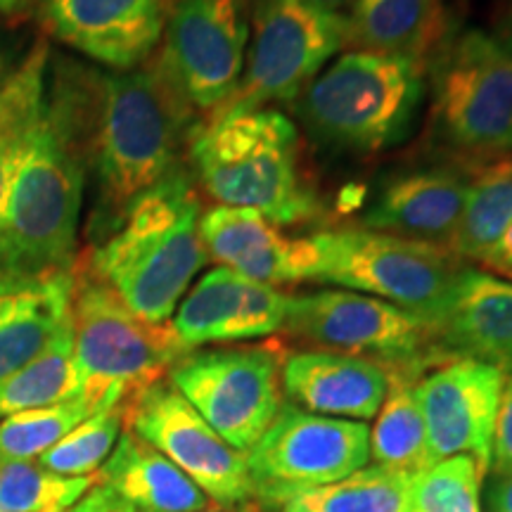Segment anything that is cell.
Instances as JSON below:
<instances>
[{
    "instance_id": "1",
    "label": "cell",
    "mask_w": 512,
    "mask_h": 512,
    "mask_svg": "<svg viewBox=\"0 0 512 512\" xmlns=\"http://www.w3.org/2000/svg\"><path fill=\"white\" fill-rule=\"evenodd\" d=\"M197 126V112L157 53L128 72L95 74L88 169L95 174L91 230L100 242L136 200L181 169Z\"/></svg>"
},
{
    "instance_id": "2",
    "label": "cell",
    "mask_w": 512,
    "mask_h": 512,
    "mask_svg": "<svg viewBox=\"0 0 512 512\" xmlns=\"http://www.w3.org/2000/svg\"><path fill=\"white\" fill-rule=\"evenodd\" d=\"M200 216L195 178L181 166L136 200L110 238L79 261L138 318L166 325L209 261Z\"/></svg>"
},
{
    "instance_id": "3",
    "label": "cell",
    "mask_w": 512,
    "mask_h": 512,
    "mask_svg": "<svg viewBox=\"0 0 512 512\" xmlns=\"http://www.w3.org/2000/svg\"><path fill=\"white\" fill-rule=\"evenodd\" d=\"M188 159L192 178L221 207L254 209L278 228L318 214L297 126L273 107L211 114L192 133Z\"/></svg>"
},
{
    "instance_id": "4",
    "label": "cell",
    "mask_w": 512,
    "mask_h": 512,
    "mask_svg": "<svg viewBox=\"0 0 512 512\" xmlns=\"http://www.w3.org/2000/svg\"><path fill=\"white\" fill-rule=\"evenodd\" d=\"M88 162L43 102L0 214V273L38 283L72 273Z\"/></svg>"
},
{
    "instance_id": "5",
    "label": "cell",
    "mask_w": 512,
    "mask_h": 512,
    "mask_svg": "<svg viewBox=\"0 0 512 512\" xmlns=\"http://www.w3.org/2000/svg\"><path fill=\"white\" fill-rule=\"evenodd\" d=\"M427 64L349 50L294 100L313 140L349 155H377L408 138L425 98Z\"/></svg>"
},
{
    "instance_id": "6",
    "label": "cell",
    "mask_w": 512,
    "mask_h": 512,
    "mask_svg": "<svg viewBox=\"0 0 512 512\" xmlns=\"http://www.w3.org/2000/svg\"><path fill=\"white\" fill-rule=\"evenodd\" d=\"M72 287L74 363L79 399L88 413L117 408L164 380L178 358L188 354L171 323L152 325L138 318L110 287L76 256Z\"/></svg>"
},
{
    "instance_id": "7",
    "label": "cell",
    "mask_w": 512,
    "mask_h": 512,
    "mask_svg": "<svg viewBox=\"0 0 512 512\" xmlns=\"http://www.w3.org/2000/svg\"><path fill=\"white\" fill-rule=\"evenodd\" d=\"M311 283L377 297L434 325L444 316L463 266L441 245L415 242L366 228L320 230L309 235Z\"/></svg>"
},
{
    "instance_id": "8",
    "label": "cell",
    "mask_w": 512,
    "mask_h": 512,
    "mask_svg": "<svg viewBox=\"0 0 512 512\" xmlns=\"http://www.w3.org/2000/svg\"><path fill=\"white\" fill-rule=\"evenodd\" d=\"M432 133L460 162L479 166L512 152V41L470 29L437 60Z\"/></svg>"
},
{
    "instance_id": "9",
    "label": "cell",
    "mask_w": 512,
    "mask_h": 512,
    "mask_svg": "<svg viewBox=\"0 0 512 512\" xmlns=\"http://www.w3.org/2000/svg\"><path fill=\"white\" fill-rule=\"evenodd\" d=\"M285 356L275 339L195 349L178 358L166 380L226 444L247 453L285 406Z\"/></svg>"
},
{
    "instance_id": "10",
    "label": "cell",
    "mask_w": 512,
    "mask_h": 512,
    "mask_svg": "<svg viewBox=\"0 0 512 512\" xmlns=\"http://www.w3.org/2000/svg\"><path fill=\"white\" fill-rule=\"evenodd\" d=\"M245 74L223 110L294 102L347 46V17L304 0H256Z\"/></svg>"
},
{
    "instance_id": "11",
    "label": "cell",
    "mask_w": 512,
    "mask_h": 512,
    "mask_svg": "<svg viewBox=\"0 0 512 512\" xmlns=\"http://www.w3.org/2000/svg\"><path fill=\"white\" fill-rule=\"evenodd\" d=\"M252 512H275L287 498L349 477L370 463L366 422L325 418L285 401L278 418L245 453Z\"/></svg>"
},
{
    "instance_id": "12",
    "label": "cell",
    "mask_w": 512,
    "mask_h": 512,
    "mask_svg": "<svg viewBox=\"0 0 512 512\" xmlns=\"http://www.w3.org/2000/svg\"><path fill=\"white\" fill-rule=\"evenodd\" d=\"M283 335L337 354L368 358L387 370L425 373L439 361L430 325L399 306L351 290L290 294Z\"/></svg>"
},
{
    "instance_id": "13",
    "label": "cell",
    "mask_w": 512,
    "mask_h": 512,
    "mask_svg": "<svg viewBox=\"0 0 512 512\" xmlns=\"http://www.w3.org/2000/svg\"><path fill=\"white\" fill-rule=\"evenodd\" d=\"M247 5V0L171 3L157 55L183 98L204 119L233 98L245 74Z\"/></svg>"
},
{
    "instance_id": "14",
    "label": "cell",
    "mask_w": 512,
    "mask_h": 512,
    "mask_svg": "<svg viewBox=\"0 0 512 512\" xmlns=\"http://www.w3.org/2000/svg\"><path fill=\"white\" fill-rule=\"evenodd\" d=\"M124 430L157 448L223 510L249 508L245 453L226 444L169 380H157L124 403Z\"/></svg>"
},
{
    "instance_id": "15",
    "label": "cell",
    "mask_w": 512,
    "mask_h": 512,
    "mask_svg": "<svg viewBox=\"0 0 512 512\" xmlns=\"http://www.w3.org/2000/svg\"><path fill=\"white\" fill-rule=\"evenodd\" d=\"M505 373L475 358H448L418 380V401L434 463L475 458L489 475L498 403Z\"/></svg>"
},
{
    "instance_id": "16",
    "label": "cell",
    "mask_w": 512,
    "mask_h": 512,
    "mask_svg": "<svg viewBox=\"0 0 512 512\" xmlns=\"http://www.w3.org/2000/svg\"><path fill=\"white\" fill-rule=\"evenodd\" d=\"M287 304L290 294L280 287L216 266L181 299L171 328L185 351L264 339L283 332Z\"/></svg>"
},
{
    "instance_id": "17",
    "label": "cell",
    "mask_w": 512,
    "mask_h": 512,
    "mask_svg": "<svg viewBox=\"0 0 512 512\" xmlns=\"http://www.w3.org/2000/svg\"><path fill=\"white\" fill-rule=\"evenodd\" d=\"M38 8L69 48L128 72L157 53L171 0H38Z\"/></svg>"
},
{
    "instance_id": "18",
    "label": "cell",
    "mask_w": 512,
    "mask_h": 512,
    "mask_svg": "<svg viewBox=\"0 0 512 512\" xmlns=\"http://www.w3.org/2000/svg\"><path fill=\"white\" fill-rule=\"evenodd\" d=\"M200 240L209 259L254 283L283 287L309 283L313 252L309 238H287L254 209L214 207L202 211Z\"/></svg>"
},
{
    "instance_id": "19",
    "label": "cell",
    "mask_w": 512,
    "mask_h": 512,
    "mask_svg": "<svg viewBox=\"0 0 512 512\" xmlns=\"http://www.w3.org/2000/svg\"><path fill=\"white\" fill-rule=\"evenodd\" d=\"M439 358H475L512 370V280L463 266L432 330Z\"/></svg>"
},
{
    "instance_id": "20",
    "label": "cell",
    "mask_w": 512,
    "mask_h": 512,
    "mask_svg": "<svg viewBox=\"0 0 512 512\" xmlns=\"http://www.w3.org/2000/svg\"><path fill=\"white\" fill-rule=\"evenodd\" d=\"M280 377L292 406L356 422L375 418L389 387V373L380 363L325 349L287 351Z\"/></svg>"
},
{
    "instance_id": "21",
    "label": "cell",
    "mask_w": 512,
    "mask_h": 512,
    "mask_svg": "<svg viewBox=\"0 0 512 512\" xmlns=\"http://www.w3.org/2000/svg\"><path fill=\"white\" fill-rule=\"evenodd\" d=\"M465 195L467 178L448 166L396 174L380 185L363 214V228L446 247Z\"/></svg>"
},
{
    "instance_id": "22",
    "label": "cell",
    "mask_w": 512,
    "mask_h": 512,
    "mask_svg": "<svg viewBox=\"0 0 512 512\" xmlns=\"http://www.w3.org/2000/svg\"><path fill=\"white\" fill-rule=\"evenodd\" d=\"M95 482L110 486L138 512H202L207 494L157 448L124 430Z\"/></svg>"
},
{
    "instance_id": "23",
    "label": "cell",
    "mask_w": 512,
    "mask_h": 512,
    "mask_svg": "<svg viewBox=\"0 0 512 512\" xmlns=\"http://www.w3.org/2000/svg\"><path fill=\"white\" fill-rule=\"evenodd\" d=\"M448 31L444 0H356L347 46L427 64Z\"/></svg>"
},
{
    "instance_id": "24",
    "label": "cell",
    "mask_w": 512,
    "mask_h": 512,
    "mask_svg": "<svg viewBox=\"0 0 512 512\" xmlns=\"http://www.w3.org/2000/svg\"><path fill=\"white\" fill-rule=\"evenodd\" d=\"M72 287L74 273H62L19 287L0 302V382L34 361L69 323Z\"/></svg>"
},
{
    "instance_id": "25",
    "label": "cell",
    "mask_w": 512,
    "mask_h": 512,
    "mask_svg": "<svg viewBox=\"0 0 512 512\" xmlns=\"http://www.w3.org/2000/svg\"><path fill=\"white\" fill-rule=\"evenodd\" d=\"M387 373V396L370 430V465L415 479L434 465L418 401L422 373L408 368H394Z\"/></svg>"
},
{
    "instance_id": "26",
    "label": "cell",
    "mask_w": 512,
    "mask_h": 512,
    "mask_svg": "<svg viewBox=\"0 0 512 512\" xmlns=\"http://www.w3.org/2000/svg\"><path fill=\"white\" fill-rule=\"evenodd\" d=\"M512 226V159L479 166L467 181L460 219L448 240V252L458 261L484 264L486 256Z\"/></svg>"
},
{
    "instance_id": "27",
    "label": "cell",
    "mask_w": 512,
    "mask_h": 512,
    "mask_svg": "<svg viewBox=\"0 0 512 512\" xmlns=\"http://www.w3.org/2000/svg\"><path fill=\"white\" fill-rule=\"evenodd\" d=\"M46 67L48 48L46 43H41L0 88V214H3L10 183L15 178L31 128L43 114Z\"/></svg>"
},
{
    "instance_id": "28",
    "label": "cell",
    "mask_w": 512,
    "mask_h": 512,
    "mask_svg": "<svg viewBox=\"0 0 512 512\" xmlns=\"http://www.w3.org/2000/svg\"><path fill=\"white\" fill-rule=\"evenodd\" d=\"M411 484L413 479L368 463L337 482L299 491L275 512H413Z\"/></svg>"
},
{
    "instance_id": "29",
    "label": "cell",
    "mask_w": 512,
    "mask_h": 512,
    "mask_svg": "<svg viewBox=\"0 0 512 512\" xmlns=\"http://www.w3.org/2000/svg\"><path fill=\"white\" fill-rule=\"evenodd\" d=\"M79 399L72 316L34 361L0 382V420L8 415Z\"/></svg>"
},
{
    "instance_id": "30",
    "label": "cell",
    "mask_w": 512,
    "mask_h": 512,
    "mask_svg": "<svg viewBox=\"0 0 512 512\" xmlns=\"http://www.w3.org/2000/svg\"><path fill=\"white\" fill-rule=\"evenodd\" d=\"M95 477H64L38 460L0 465V512H67Z\"/></svg>"
},
{
    "instance_id": "31",
    "label": "cell",
    "mask_w": 512,
    "mask_h": 512,
    "mask_svg": "<svg viewBox=\"0 0 512 512\" xmlns=\"http://www.w3.org/2000/svg\"><path fill=\"white\" fill-rule=\"evenodd\" d=\"M88 415L91 413L81 399L8 415L0 420V465L38 460Z\"/></svg>"
},
{
    "instance_id": "32",
    "label": "cell",
    "mask_w": 512,
    "mask_h": 512,
    "mask_svg": "<svg viewBox=\"0 0 512 512\" xmlns=\"http://www.w3.org/2000/svg\"><path fill=\"white\" fill-rule=\"evenodd\" d=\"M124 432V406L105 408L81 420L67 437L48 448L38 463L64 477H95Z\"/></svg>"
},
{
    "instance_id": "33",
    "label": "cell",
    "mask_w": 512,
    "mask_h": 512,
    "mask_svg": "<svg viewBox=\"0 0 512 512\" xmlns=\"http://www.w3.org/2000/svg\"><path fill=\"white\" fill-rule=\"evenodd\" d=\"M484 472L475 458L451 456L434 463L411 484L413 512H484Z\"/></svg>"
},
{
    "instance_id": "34",
    "label": "cell",
    "mask_w": 512,
    "mask_h": 512,
    "mask_svg": "<svg viewBox=\"0 0 512 512\" xmlns=\"http://www.w3.org/2000/svg\"><path fill=\"white\" fill-rule=\"evenodd\" d=\"M489 475L491 477L512 475V370L510 373H505L501 403H498Z\"/></svg>"
},
{
    "instance_id": "35",
    "label": "cell",
    "mask_w": 512,
    "mask_h": 512,
    "mask_svg": "<svg viewBox=\"0 0 512 512\" xmlns=\"http://www.w3.org/2000/svg\"><path fill=\"white\" fill-rule=\"evenodd\" d=\"M67 512H138L133 505H128L124 498L114 494L110 486L95 482L91 489L83 494L79 503H74Z\"/></svg>"
},
{
    "instance_id": "36",
    "label": "cell",
    "mask_w": 512,
    "mask_h": 512,
    "mask_svg": "<svg viewBox=\"0 0 512 512\" xmlns=\"http://www.w3.org/2000/svg\"><path fill=\"white\" fill-rule=\"evenodd\" d=\"M486 512H512V475L489 479V486H486Z\"/></svg>"
},
{
    "instance_id": "37",
    "label": "cell",
    "mask_w": 512,
    "mask_h": 512,
    "mask_svg": "<svg viewBox=\"0 0 512 512\" xmlns=\"http://www.w3.org/2000/svg\"><path fill=\"white\" fill-rule=\"evenodd\" d=\"M482 266L489 268L491 273L512 280V226L508 228V233L503 235V240L494 247V252L486 256Z\"/></svg>"
},
{
    "instance_id": "38",
    "label": "cell",
    "mask_w": 512,
    "mask_h": 512,
    "mask_svg": "<svg viewBox=\"0 0 512 512\" xmlns=\"http://www.w3.org/2000/svg\"><path fill=\"white\" fill-rule=\"evenodd\" d=\"M304 3L313 5V8L330 12V15H349V10L354 8L356 0H304Z\"/></svg>"
},
{
    "instance_id": "39",
    "label": "cell",
    "mask_w": 512,
    "mask_h": 512,
    "mask_svg": "<svg viewBox=\"0 0 512 512\" xmlns=\"http://www.w3.org/2000/svg\"><path fill=\"white\" fill-rule=\"evenodd\" d=\"M24 285H31V283H19V280L10 278V275H3V273H0V302H3V299L8 297V294L17 292L19 287H24Z\"/></svg>"
},
{
    "instance_id": "40",
    "label": "cell",
    "mask_w": 512,
    "mask_h": 512,
    "mask_svg": "<svg viewBox=\"0 0 512 512\" xmlns=\"http://www.w3.org/2000/svg\"><path fill=\"white\" fill-rule=\"evenodd\" d=\"M503 36L508 38V41H512V12H510V17H508V31H505Z\"/></svg>"
},
{
    "instance_id": "41",
    "label": "cell",
    "mask_w": 512,
    "mask_h": 512,
    "mask_svg": "<svg viewBox=\"0 0 512 512\" xmlns=\"http://www.w3.org/2000/svg\"><path fill=\"white\" fill-rule=\"evenodd\" d=\"M202 512H230V510H223V508H207V510H202Z\"/></svg>"
},
{
    "instance_id": "42",
    "label": "cell",
    "mask_w": 512,
    "mask_h": 512,
    "mask_svg": "<svg viewBox=\"0 0 512 512\" xmlns=\"http://www.w3.org/2000/svg\"><path fill=\"white\" fill-rule=\"evenodd\" d=\"M247 3H249V0H247Z\"/></svg>"
}]
</instances>
